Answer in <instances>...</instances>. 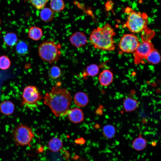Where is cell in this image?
<instances>
[{"mask_svg": "<svg viewBox=\"0 0 161 161\" xmlns=\"http://www.w3.org/2000/svg\"><path fill=\"white\" fill-rule=\"evenodd\" d=\"M61 45L52 41L43 42L38 47L40 57L44 61L52 64L57 61L61 57Z\"/></svg>", "mask_w": 161, "mask_h": 161, "instance_id": "277c9868", "label": "cell"}, {"mask_svg": "<svg viewBox=\"0 0 161 161\" xmlns=\"http://www.w3.org/2000/svg\"><path fill=\"white\" fill-rule=\"evenodd\" d=\"M4 41L7 45L9 47H12L17 43L18 38L15 33L10 32L7 33L4 36Z\"/></svg>", "mask_w": 161, "mask_h": 161, "instance_id": "44dd1931", "label": "cell"}, {"mask_svg": "<svg viewBox=\"0 0 161 161\" xmlns=\"http://www.w3.org/2000/svg\"><path fill=\"white\" fill-rule=\"evenodd\" d=\"M123 106L126 112H130L134 111L139 106V103L136 100L127 97L124 100Z\"/></svg>", "mask_w": 161, "mask_h": 161, "instance_id": "7c38bea8", "label": "cell"}, {"mask_svg": "<svg viewBox=\"0 0 161 161\" xmlns=\"http://www.w3.org/2000/svg\"><path fill=\"white\" fill-rule=\"evenodd\" d=\"M30 3L36 9L41 10L44 8L48 0H29Z\"/></svg>", "mask_w": 161, "mask_h": 161, "instance_id": "4316f807", "label": "cell"}, {"mask_svg": "<svg viewBox=\"0 0 161 161\" xmlns=\"http://www.w3.org/2000/svg\"><path fill=\"white\" fill-rule=\"evenodd\" d=\"M49 76L53 79L59 78L61 74L60 68L57 66H54L51 67L48 72Z\"/></svg>", "mask_w": 161, "mask_h": 161, "instance_id": "d4e9b609", "label": "cell"}, {"mask_svg": "<svg viewBox=\"0 0 161 161\" xmlns=\"http://www.w3.org/2000/svg\"><path fill=\"white\" fill-rule=\"evenodd\" d=\"M11 64L10 60L8 57L5 55L0 56V69L6 70L10 67Z\"/></svg>", "mask_w": 161, "mask_h": 161, "instance_id": "484cf974", "label": "cell"}, {"mask_svg": "<svg viewBox=\"0 0 161 161\" xmlns=\"http://www.w3.org/2000/svg\"><path fill=\"white\" fill-rule=\"evenodd\" d=\"M71 43L74 47L79 48L86 44L87 41L85 35L83 32H77L73 33L70 37Z\"/></svg>", "mask_w": 161, "mask_h": 161, "instance_id": "9c48e42d", "label": "cell"}, {"mask_svg": "<svg viewBox=\"0 0 161 161\" xmlns=\"http://www.w3.org/2000/svg\"><path fill=\"white\" fill-rule=\"evenodd\" d=\"M145 59L149 64H156L159 63L161 57L159 51L154 48L147 56Z\"/></svg>", "mask_w": 161, "mask_h": 161, "instance_id": "ac0fdd59", "label": "cell"}, {"mask_svg": "<svg viewBox=\"0 0 161 161\" xmlns=\"http://www.w3.org/2000/svg\"><path fill=\"white\" fill-rule=\"evenodd\" d=\"M140 41L138 37L132 33L124 34L119 44L120 50L125 53H133L138 47Z\"/></svg>", "mask_w": 161, "mask_h": 161, "instance_id": "ba28073f", "label": "cell"}, {"mask_svg": "<svg viewBox=\"0 0 161 161\" xmlns=\"http://www.w3.org/2000/svg\"><path fill=\"white\" fill-rule=\"evenodd\" d=\"M74 99L75 104L80 107L85 106L89 102L87 95L82 92L77 93L74 96Z\"/></svg>", "mask_w": 161, "mask_h": 161, "instance_id": "4fadbf2b", "label": "cell"}, {"mask_svg": "<svg viewBox=\"0 0 161 161\" xmlns=\"http://www.w3.org/2000/svg\"><path fill=\"white\" fill-rule=\"evenodd\" d=\"M115 35L113 28L107 23L102 27H97L92 31L89 36V41L95 49L112 51L115 49L113 37Z\"/></svg>", "mask_w": 161, "mask_h": 161, "instance_id": "7a4b0ae2", "label": "cell"}, {"mask_svg": "<svg viewBox=\"0 0 161 161\" xmlns=\"http://www.w3.org/2000/svg\"><path fill=\"white\" fill-rule=\"evenodd\" d=\"M142 32V42H140L136 50L133 53L134 63L136 65L141 63L155 48L151 42L152 39L155 35L154 31L147 27Z\"/></svg>", "mask_w": 161, "mask_h": 161, "instance_id": "3957f363", "label": "cell"}, {"mask_svg": "<svg viewBox=\"0 0 161 161\" xmlns=\"http://www.w3.org/2000/svg\"><path fill=\"white\" fill-rule=\"evenodd\" d=\"M99 67L95 64H92L88 66L86 69L85 74L88 76H95L99 73Z\"/></svg>", "mask_w": 161, "mask_h": 161, "instance_id": "cb8c5ba5", "label": "cell"}, {"mask_svg": "<svg viewBox=\"0 0 161 161\" xmlns=\"http://www.w3.org/2000/svg\"><path fill=\"white\" fill-rule=\"evenodd\" d=\"M21 105L32 109L38 106L42 97L37 88L33 85H29L24 89L22 94Z\"/></svg>", "mask_w": 161, "mask_h": 161, "instance_id": "52a82bcc", "label": "cell"}, {"mask_svg": "<svg viewBox=\"0 0 161 161\" xmlns=\"http://www.w3.org/2000/svg\"><path fill=\"white\" fill-rule=\"evenodd\" d=\"M99 80L100 83L104 86L109 85L113 81V74L108 69L103 70L99 74Z\"/></svg>", "mask_w": 161, "mask_h": 161, "instance_id": "8fae6325", "label": "cell"}, {"mask_svg": "<svg viewBox=\"0 0 161 161\" xmlns=\"http://www.w3.org/2000/svg\"><path fill=\"white\" fill-rule=\"evenodd\" d=\"M44 98V103L49 107L56 117L68 114L72 98L66 89L54 86L49 92L46 93Z\"/></svg>", "mask_w": 161, "mask_h": 161, "instance_id": "6da1fadb", "label": "cell"}, {"mask_svg": "<svg viewBox=\"0 0 161 161\" xmlns=\"http://www.w3.org/2000/svg\"><path fill=\"white\" fill-rule=\"evenodd\" d=\"M48 145L50 150L55 152L59 151L63 146L61 140L57 137L52 138L48 142Z\"/></svg>", "mask_w": 161, "mask_h": 161, "instance_id": "2e32d148", "label": "cell"}, {"mask_svg": "<svg viewBox=\"0 0 161 161\" xmlns=\"http://www.w3.org/2000/svg\"><path fill=\"white\" fill-rule=\"evenodd\" d=\"M12 136L15 145L18 147L30 146L35 135L32 129L23 124L17 126L13 129Z\"/></svg>", "mask_w": 161, "mask_h": 161, "instance_id": "5b68a950", "label": "cell"}, {"mask_svg": "<svg viewBox=\"0 0 161 161\" xmlns=\"http://www.w3.org/2000/svg\"><path fill=\"white\" fill-rule=\"evenodd\" d=\"M148 23V17L145 13L132 10L129 14L127 20L123 26L131 32L139 33L147 27Z\"/></svg>", "mask_w": 161, "mask_h": 161, "instance_id": "8992f818", "label": "cell"}, {"mask_svg": "<svg viewBox=\"0 0 161 161\" xmlns=\"http://www.w3.org/2000/svg\"><path fill=\"white\" fill-rule=\"evenodd\" d=\"M15 106L13 103L7 100L3 102L0 105V111L3 114L8 116L12 114L14 112Z\"/></svg>", "mask_w": 161, "mask_h": 161, "instance_id": "5bb4252c", "label": "cell"}, {"mask_svg": "<svg viewBox=\"0 0 161 161\" xmlns=\"http://www.w3.org/2000/svg\"><path fill=\"white\" fill-rule=\"evenodd\" d=\"M147 161L144 160V161Z\"/></svg>", "mask_w": 161, "mask_h": 161, "instance_id": "f546056e", "label": "cell"}, {"mask_svg": "<svg viewBox=\"0 0 161 161\" xmlns=\"http://www.w3.org/2000/svg\"><path fill=\"white\" fill-rule=\"evenodd\" d=\"M132 10L129 7H127L125 9V12L127 13H129Z\"/></svg>", "mask_w": 161, "mask_h": 161, "instance_id": "f1b7e54d", "label": "cell"}, {"mask_svg": "<svg viewBox=\"0 0 161 161\" xmlns=\"http://www.w3.org/2000/svg\"><path fill=\"white\" fill-rule=\"evenodd\" d=\"M75 142L77 144H80L83 143L85 142V141L83 138H81L76 140Z\"/></svg>", "mask_w": 161, "mask_h": 161, "instance_id": "83f0119b", "label": "cell"}, {"mask_svg": "<svg viewBox=\"0 0 161 161\" xmlns=\"http://www.w3.org/2000/svg\"><path fill=\"white\" fill-rule=\"evenodd\" d=\"M69 120L74 123H78L83 121L84 119V114L81 109L75 108L69 110L68 112Z\"/></svg>", "mask_w": 161, "mask_h": 161, "instance_id": "30bf717a", "label": "cell"}, {"mask_svg": "<svg viewBox=\"0 0 161 161\" xmlns=\"http://www.w3.org/2000/svg\"><path fill=\"white\" fill-rule=\"evenodd\" d=\"M40 14L41 19L45 22H49L54 18V12L50 8L44 7L41 9Z\"/></svg>", "mask_w": 161, "mask_h": 161, "instance_id": "d6986e66", "label": "cell"}, {"mask_svg": "<svg viewBox=\"0 0 161 161\" xmlns=\"http://www.w3.org/2000/svg\"><path fill=\"white\" fill-rule=\"evenodd\" d=\"M43 35L42 29L40 27L34 26L31 27L28 31L29 38L34 41L40 40Z\"/></svg>", "mask_w": 161, "mask_h": 161, "instance_id": "e0dca14e", "label": "cell"}, {"mask_svg": "<svg viewBox=\"0 0 161 161\" xmlns=\"http://www.w3.org/2000/svg\"><path fill=\"white\" fill-rule=\"evenodd\" d=\"M104 136L106 138L110 139L112 138L116 133V129L111 125H106L104 126L102 129Z\"/></svg>", "mask_w": 161, "mask_h": 161, "instance_id": "7402d4cb", "label": "cell"}, {"mask_svg": "<svg viewBox=\"0 0 161 161\" xmlns=\"http://www.w3.org/2000/svg\"><path fill=\"white\" fill-rule=\"evenodd\" d=\"M50 6L54 12H59L64 9L65 5L63 0H51Z\"/></svg>", "mask_w": 161, "mask_h": 161, "instance_id": "ffe728a7", "label": "cell"}, {"mask_svg": "<svg viewBox=\"0 0 161 161\" xmlns=\"http://www.w3.org/2000/svg\"><path fill=\"white\" fill-rule=\"evenodd\" d=\"M147 144V140L142 137L140 134L135 138L132 144V148L135 150L139 151L144 150Z\"/></svg>", "mask_w": 161, "mask_h": 161, "instance_id": "9a60e30c", "label": "cell"}, {"mask_svg": "<svg viewBox=\"0 0 161 161\" xmlns=\"http://www.w3.org/2000/svg\"><path fill=\"white\" fill-rule=\"evenodd\" d=\"M16 52L18 54L24 55L27 53L28 47L27 44L25 42L20 41L16 44Z\"/></svg>", "mask_w": 161, "mask_h": 161, "instance_id": "603a6c76", "label": "cell"}]
</instances>
